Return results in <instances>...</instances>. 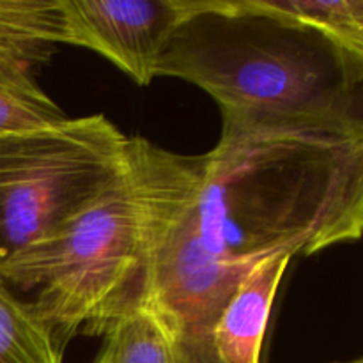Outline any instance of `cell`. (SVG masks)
<instances>
[{"label": "cell", "instance_id": "cell-2", "mask_svg": "<svg viewBox=\"0 0 363 363\" xmlns=\"http://www.w3.org/2000/svg\"><path fill=\"white\" fill-rule=\"evenodd\" d=\"M160 77L202 89L220 112L363 123V55L264 0H184Z\"/></svg>", "mask_w": 363, "mask_h": 363}, {"label": "cell", "instance_id": "cell-6", "mask_svg": "<svg viewBox=\"0 0 363 363\" xmlns=\"http://www.w3.org/2000/svg\"><path fill=\"white\" fill-rule=\"evenodd\" d=\"M289 255L257 262L238 284L213 326V351L218 363H261L269 314Z\"/></svg>", "mask_w": 363, "mask_h": 363}, {"label": "cell", "instance_id": "cell-7", "mask_svg": "<svg viewBox=\"0 0 363 363\" xmlns=\"http://www.w3.org/2000/svg\"><path fill=\"white\" fill-rule=\"evenodd\" d=\"M60 45L59 0H0V82L39 91L38 73Z\"/></svg>", "mask_w": 363, "mask_h": 363}, {"label": "cell", "instance_id": "cell-1", "mask_svg": "<svg viewBox=\"0 0 363 363\" xmlns=\"http://www.w3.org/2000/svg\"><path fill=\"white\" fill-rule=\"evenodd\" d=\"M211 151L149 147V230L137 303L191 363H218L213 326L238 284L272 255L360 240L363 123L220 112Z\"/></svg>", "mask_w": 363, "mask_h": 363}, {"label": "cell", "instance_id": "cell-5", "mask_svg": "<svg viewBox=\"0 0 363 363\" xmlns=\"http://www.w3.org/2000/svg\"><path fill=\"white\" fill-rule=\"evenodd\" d=\"M60 45L87 48L140 87L184 13V0H59Z\"/></svg>", "mask_w": 363, "mask_h": 363}, {"label": "cell", "instance_id": "cell-3", "mask_svg": "<svg viewBox=\"0 0 363 363\" xmlns=\"http://www.w3.org/2000/svg\"><path fill=\"white\" fill-rule=\"evenodd\" d=\"M149 230L147 138L130 137L126 170L53 233L0 262V279L35 291L34 305L60 346L101 335L137 303Z\"/></svg>", "mask_w": 363, "mask_h": 363}, {"label": "cell", "instance_id": "cell-11", "mask_svg": "<svg viewBox=\"0 0 363 363\" xmlns=\"http://www.w3.org/2000/svg\"><path fill=\"white\" fill-rule=\"evenodd\" d=\"M66 119V112L43 89L25 91L0 82V135L50 126Z\"/></svg>", "mask_w": 363, "mask_h": 363}, {"label": "cell", "instance_id": "cell-8", "mask_svg": "<svg viewBox=\"0 0 363 363\" xmlns=\"http://www.w3.org/2000/svg\"><path fill=\"white\" fill-rule=\"evenodd\" d=\"M101 335L103 346L91 363H191L176 333L142 303L121 312Z\"/></svg>", "mask_w": 363, "mask_h": 363}, {"label": "cell", "instance_id": "cell-4", "mask_svg": "<svg viewBox=\"0 0 363 363\" xmlns=\"http://www.w3.org/2000/svg\"><path fill=\"white\" fill-rule=\"evenodd\" d=\"M128 162L130 137L103 113L0 135V262L77 215Z\"/></svg>", "mask_w": 363, "mask_h": 363}, {"label": "cell", "instance_id": "cell-12", "mask_svg": "<svg viewBox=\"0 0 363 363\" xmlns=\"http://www.w3.org/2000/svg\"><path fill=\"white\" fill-rule=\"evenodd\" d=\"M330 363H363L362 358H354V360H344V362H330Z\"/></svg>", "mask_w": 363, "mask_h": 363}, {"label": "cell", "instance_id": "cell-10", "mask_svg": "<svg viewBox=\"0 0 363 363\" xmlns=\"http://www.w3.org/2000/svg\"><path fill=\"white\" fill-rule=\"evenodd\" d=\"M264 4L363 55V0H264Z\"/></svg>", "mask_w": 363, "mask_h": 363}, {"label": "cell", "instance_id": "cell-9", "mask_svg": "<svg viewBox=\"0 0 363 363\" xmlns=\"http://www.w3.org/2000/svg\"><path fill=\"white\" fill-rule=\"evenodd\" d=\"M62 351L34 305L0 279V363H62Z\"/></svg>", "mask_w": 363, "mask_h": 363}]
</instances>
